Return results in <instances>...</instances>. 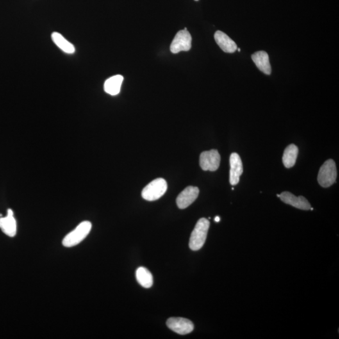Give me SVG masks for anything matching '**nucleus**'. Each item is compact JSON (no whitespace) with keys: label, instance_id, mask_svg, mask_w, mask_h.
I'll use <instances>...</instances> for the list:
<instances>
[{"label":"nucleus","instance_id":"obj_16","mask_svg":"<svg viewBox=\"0 0 339 339\" xmlns=\"http://www.w3.org/2000/svg\"><path fill=\"white\" fill-rule=\"evenodd\" d=\"M299 154V149L294 144H291L284 150L283 163L284 167L292 168L295 165Z\"/></svg>","mask_w":339,"mask_h":339},{"label":"nucleus","instance_id":"obj_1","mask_svg":"<svg viewBox=\"0 0 339 339\" xmlns=\"http://www.w3.org/2000/svg\"><path fill=\"white\" fill-rule=\"evenodd\" d=\"M210 227L209 220L202 218L198 220L194 229L191 234L189 247L192 251L201 249L206 242L207 236Z\"/></svg>","mask_w":339,"mask_h":339},{"label":"nucleus","instance_id":"obj_17","mask_svg":"<svg viewBox=\"0 0 339 339\" xmlns=\"http://www.w3.org/2000/svg\"><path fill=\"white\" fill-rule=\"evenodd\" d=\"M136 279L143 287L149 288L154 283L153 276L149 270L144 267L138 268L136 272Z\"/></svg>","mask_w":339,"mask_h":339},{"label":"nucleus","instance_id":"obj_18","mask_svg":"<svg viewBox=\"0 0 339 339\" xmlns=\"http://www.w3.org/2000/svg\"><path fill=\"white\" fill-rule=\"evenodd\" d=\"M215 222H219L220 220V218L219 217V216H216L215 219Z\"/></svg>","mask_w":339,"mask_h":339},{"label":"nucleus","instance_id":"obj_19","mask_svg":"<svg viewBox=\"0 0 339 339\" xmlns=\"http://www.w3.org/2000/svg\"><path fill=\"white\" fill-rule=\"evenodd\" d=\"M237 50H238V51L239 52H240V51H241V49H238Z\"/></svg>","mask_w":339,"mask_h":339},{"label":"nucleus","instance_id":"obj_3","mask_svg":"<svg viewBox=\"0 0 339 339\" xmlns=\"http://www.w3.org/2000/svg\"><path fill=\"white\" fill-rule=\"evenodd\" d=\"M167 190V183L165 179H154L143 188L142 197L148 201H156L165 194Z\"/></svg>","mask_w":339,"mask_h":339},{"label":"nucleus","instance_id":"obj_4","mask_svg":"<svg viewBox=\"0 0 339 339\" xmlns=\"http://www.w3.org/2000/svg\"><path fill=\"white\" fill-rule=\"evenodd\" d=\"M338 172L335 161L332 159L327 160L320 168L318 182L323 187H329L336 183Z\"/></svg>","mask_w":339,"mask_h":339},{"label":"nucleus","instance_id":"obj_15","mask_svg":"<svg viewBox=\"0 0 339 339\" xmlns=\"http://www.w3.org/2000/svg\"><path fill=\"white\" fill-rule=\"evenodd\" d=\"M51 38L54 44L65 53L72 54L76 51L74 45L66 40L61 33L58 32L52 33Z\"/></svg>","mask_w":339,"mask_h":339},{"label":"nucleus","instance_id":"obj_20","mask_svg":"<svg viewBox=\"0 0 339 339\" xmlns=\"http://www.w3.org/2000/svg\"><path fill=\"white\" fill-rule=\"evenodd\" d=\"M195 1H199V0H195Z\"/></svg>","mask_w":339,"mask_h":339},{"label":"nucleus","instance_id":"obj_2","mask_svg":"<svg viewBox=\"0 0 339 339\" xmlns=\"http://www.w3.org/2000/svg\"><path fill=\"white\" fill-rule=\"evenodd\" d=\"M92 228V224L90 221L82 222L76 228L70 232L65 236L62 241V244L65 247H75L81 243L87 237Z\"/></svg>","mask_w":339,"mask_h":339},{"label":"nucleus","instance_id":"obj_14","mask_svg":"<svg viewBox=\"0 0 339 339\" xmlns=\"http://www.w3.org/2000/svg\"><path fill=\"white\" fill-rule=\"evenodd\" d=\"M123 77L117 75L107 79L104 84V92L111 95H116L120 92Z\"/></svg>","mask_w":339,"mask_h":339},{"label":"nucleus","instance_id":"obj_12","mask_svg":"<svg viewBox=\"0 0 339 339\" xmlns=\"http://www.w3.org/2000/svg\"><path fill=\"white\" fill-rule=\"evenodd\" d=\"M216 43L220 49L226 53H234L238 49L237 45L228 35L221 31H217L215 34Z\"/></svg>","mask_w":339,"mask_h":339},{"label":"nucleus","instance_id":"obj_7","mask_svg":"<svg viewBox=\"0 0 339 339\" xmlns=\"http://www.w3.org/2000/svg\"><path fill=\"white\" fill-rule=\"evenodd\" d=\"M167 325L172 331L181 335L190 334L194 329V325L190 320L181 317H172L168 318Z\"/></svg>","mask_w":339,"mask_h":339},{"label":"nucleus","instance_id":"obj_11","mask_svg":"<svg viewBox=\"0 0 339 339\" xmlns=\"http://www.w3.org/2000/svg\"><path fill=\"white\" fill-rule=\"evenodd\" d=\"M0 229L10 237H14L17 234V222L11 209H8L6 217H0Z\"/></svg>","mask_w":339,"mask_h":339},{"label":"nucleus","instance_id":"obj_8","mask_svg":"<svg viewBox=\"0 0 339 339\" xmlns=\"http://www.w3.org/2000/svg\"><path fill=\"white\" fill-rule=\"evenodd\" d=\"M199 194V189L197 186H187L177 197V206L181 209L188 208L197 199Z\"/></svg>","mask_w":339,"mask_h":339},{"label":"nucleus","instance_id":"obj_13","mask_svg":"<svg viewBox=\"0 0 339 339\" xmlns=\"http://www.w3.org/2000/svg\"><path fill=\"white\" fill-rule=\"evenodd\" d=\"M252 60L261 72L266 75H270L272 73V67H271L269 56L265 51L256 52L252 54Z\"/></svg>","mask_w":339,"mask_h":339},{"label":"nucleus","instance_id":"obj_9","mask_svg":"<svg viewBox=\"0 0 339 339\" xmlns=\"http://www.w3.org/2000/svg\"><path fill=\"white\" fill-rule=\"evenodd\" d=\"M229 182L233 185H237L240 182V177L243 174V163L240 155L238 154L233 153L230 156Z\"/></svg>","mask_w":339,"mask_h":339},{"label":"nucleus","instance_id":"obj_6","mask_svg":"<svg viewBox=\"0 0 339 339\" xmlns=\"http://www.w3.org/2000/svg\"><path fill=\"white\" fill-rule=\"evenodd\" d=\"M200 166L204 171H216L219 168L220 156L217 150L202 152L200 155Z\"/></svg>","mask_w":339,"mask_h":339},{"label":"nucleus","instance_id":"obj_5","mask_svg":"<svg viewBox=\"0 0 339 339\" xmlns=\"http://www.w3.org/2000/svg\"><path fill=\"white\" fill-rule=\"evenodd\" d=\"M192 47V36L187 29L179 31L173 40L170 45V51L173 54H178L182 51H190Z\"/></svg>","mask_w":339,"mask_h":339},{"label":"nucleus","instance_id":"obj_10","mask_svg":"<svg viewBox=\"0 0 339 339\" xmlns=\"http://www.w3.org/2000/svg\"><path fill=\"white\" fill-rule=\"evenodd\" d=\"M279 197L284 203L290 205L294 208L301 209V210L308 211L311 209L310 204L304 197H297L292 193L284 192L279 195Z\"/></svg>","mask_w":339,"mask_h":339}]
</instances>
